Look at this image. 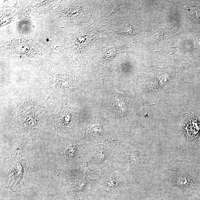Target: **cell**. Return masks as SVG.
I'll use <instances>...</instances> for the list:
<instances>
[{"mask_svg": "<svg viewBox=\"0 0 200 200\" xmlns=\"http://www.w3.org/2000/svg\"><path fill=\"white\" fill-rule=\"evenodd\" d=\"M73 114L70 111H61L56 119V126L59 131L66 132L72 128L73 124Z\"/></svg>", "mask_w": 200, "mask_h": 200, "instance_id": "cell-1", "label": "cell"}, {"mask_svg": "<svg viewBox=\"0 0 200 200\" xmlns=\"http://www.w3.org/2000/svg\"><path fill=\"white\" fill-rule=\"evenodd\" d=\"M178 47L177 46L173 47L170 48L169 51H168V53H169L171 55H174L175 54L176 52L177 51V48Z\"/></svg>", "mask_w": 200, "mask_h": 200, "instance_id": "cell-2", "label": "cell"}]
</instances>
